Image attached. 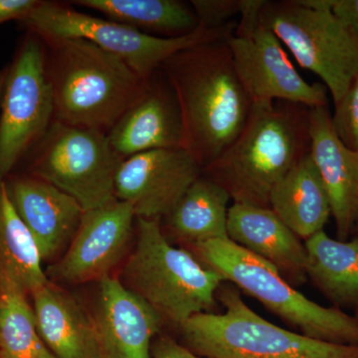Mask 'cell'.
Masks as SVG:
<instances>
[{
  "label": "cell",
  "instance_id": "1",
  "mask_svg": "<svg viewBox=\"0 0 358 358\" xmlns=\"http://www.w3.org/2000/svg\"><path fill=\"white\" fill-rule=\"evenodd\" d=\"M160 70L178 99L185 148L205 169L237 140L253 112L254 103L233 64L228 38L183 49Z\"/></svg>",
  "mask_w": 358,
  "mask_h": 358
},
{
  "label": "cell",
  "instance_id": "2",
  "mask_svg": "<svg viewBox=\"0 0 358 358\" xmlns=\"http://www.w3.org/2000/svg\"><path fill=\"white\" fill-rule=\"evenodd\" d=\"M40 38L54 120L108 134L138 100L148 79L88 40Z\"/></svg>",
  "mask_w": 358,
  "mask_h": 358
},
{
  "label": "cell",
  "instance_id": "3",
  "mask_svg": "<svg viewBox=\"0 0 358 358\" xmlns=\"http://www.w3.org/2000/svg\"><path fill=\"white\" fill-rule=\"evenodd\" d=\"M310 109L284 101L254 106L237 140L202 174L234 203L270 208L275 186L310 154Z\"/></svg>",
  "mask_w": 358,
  "mask_h": 358
},
{
  "label": "cell",
  "instance_id": "4",
  "mask_svg": "<svg viewBox=\"0 0 358 358\" xmlns=\"http://www.w3.org/2000/svg\"><path fill=\"white\" fill-rule=\"evenodd\" d=\"M136 242L120 281L179 329L201 313H211L225 279L187 250L169 243L159 219L136 217Z\"/></svg>",
  "mask_w": 358,
  "mask_h": 358
},
{
  "label": "cell",
  "instance_id": "5",
  "mask_svg": "<svg viewBox=\"0 0 358 358\" xmlns=\"http://www.w3.org/2000/svg\"><path fill=\"white\" fill-rule=\"evenodd\" d=\"M223 313H201L179 327L186 348L210 358H358V345L308 338L268 322L228 282L217 292Z\"/></svg>",
  "mask_w": 358,
  "mask_h": 358
},
{
  "label": "cell",
  "instance_id": "6",
  "mask_svg": "<svg viewBox=\"0 0 358 358\" xmlns=\"http://www.w3.org/2000/svg\"><path fill=\"white\" fill-rule=\"evenodd\" d=\"M193 255L222 275L226 282L260 301L303 336L358 345V319L341 308H326L296 291L277 268L230 239L192 245Z\"/></svg>",
  "mask_w": 358,
  "mask_h": 358
},
{
  "label": "cell",
  "instance_id": "7",
  "mask_svg": "<svg viewBox=\"0 0 358 358\" xmlns=\"http://www.w3.org/2000/svg\"><path fill=\"white\" fill-rule=\"evenodd\" d=\"M259 22L322 79L334 105L357 79L358 39L334 15L329 0H266Z\"/></svg>",
  "mask_w": 358,
  "mask_h": 358
},
{
  "label": "cell",
  "instance_id": "8",
  "mask_svg": "<svg viewBox=\"0 0 358 358\" xmlns=\"http://www.w3.org/2000/svg\"><path fill=\"white\" fill-rule=\"evenodd\" d=\"M20 23L26 31L40 37L88 40L121 58L143 79H148L178 52L202 42L229 38L237 27V22L231 21L214 29L199 27L186 36L164 38L115 21L80 13L70 4L49 0H41Z\"/></svg>",
  "mask_w": 358,
  "mask_h": 358
},
{
  "label": "cell",
  "instance_id": "9",
  "mask_svg": "<svg viewBox=\"0 0 358 358\" xmlns=\"http://www.w3.org/2000/svg\"><path fill=\"white\" fill-rule=\"evenodd\" d=\"M22 162L24 173L56 186L88 211L115 199V174L122 162L107 134L54 120Z\"/></svg>",
  "mask_w": 358,
  "mask_h": 358
},
{
  "label": "cell",
  "instance_id": "10",
  "mask_svg": "<svg viewBox=\"0 0 358 358\" xmlns=\"http://www.w3.org/2000/svg\"><path fill=\"white\" fill-rule=\"evenodd\" d=\"M265 1L243 0L236 29L228 38L235 70L254 106L278 101L308 108L329 106L326 86L306 81L280 39L259 22Z\"/></svg>",
  "mask_w": 358,
  "mask_h": 358
},
{
  "label": "cell",
  "instance_id": "11",
  "mask_svg": "<svg viewBox=\"0 0 358 358\" xmlns=\"http://www.w3.org/2000/svg\"><path fill=\"white\" fill-rule=\"evenodd\" d=\"M53 121L43 42L26 31L8 65L0 107V180L15 171Z\"/></svg>",
  "mask_w": 358,
  "mask_h": 358
},
{
  "label": "cell",
  "instance_id": "12",
  "mask_svg": "<svg viewBox=\"0 0 358 358\" xmlns=\"http://www.w3.org/2000/svg\"><path fill=\"white\" fill-rule=\"evenodd\" d=\"M136 222L133 207L115 197L85 211L68 248L45 271L49 281L77 286L110 277L127 255Z\"/></svg>",
  "mask_w": 358,
  "mask_h": 358
},
{
  "label": "cell",
  "instance_id": "13",
  "mask_svg": "<svg viewBox=\"0 0 358 358\" xmlns=\"http://www.w3.org/2000/svg\"><path fill=\"white\" fill-rule=\"evenodd\" d=\"M203 167L185 148L150 150L122 160L115 197L133 207L136 217H166Z\"/></svg>",
  "mask_w": 358,
  "mask_h": 358
},
{
  "label": "cell",
  "instance_id": "14",
  "mask_svg": "<svg viewBox=\"0 0 358 358\" xmlns=\"http://www.w3.org/2000/svg\"><path fill=\"white\" fill-rule=\"evenodd\" d=\"M107 138L121 162L150 150L185 148L178 99L162 70L148 78L141 95L115 122Z\"/></svg>",
  "mask_w": 358,
  "mask_h": 358
},
{
  "label": "cell",
  "instance_id": "15",
  "mask_svg": "<svg viewBox=\"0 0 358 358\" xmlns=\"http://www.w3.org/2000/svg\"><path fill=\"white\" fill-rule=\"evenodd\" d=\"M9 197L44 261L62 256L76 234L84 210L69 194L43 179L24 173L9 174Z\"/></svg>",
  "mask_w": 358,
  "mask_h": 358
},
{
  "label": "cell",
  "instance_id": "16",
  "mask_svg": "<svg viewBox=\"0 0 358 358\" xmlns=\"http://www.w3.org/2000/svg\"><path fill=\"white\" fill-rule=\"evenodd\" d=\"M92 317L102 358H152V343L164 320L120 280L110 275L99 282Z\"/></svg>",
  "mask_w": 358,
  "mask_h": 358
},
{
  "label": "cell",
  "instance_id": "17",
  "mask_svg": "<svg viewBox=\"0 0 358 358\" xmlns=\"http://www.w3.org/2000/svg\"><path fill=\"white\" fill-rule=\"evenodd\" d=\"M310 155L331 202L336 236H352L358 222V155L346 147L334 128L329 106L310 109Z\"/></svg>",
  "mask_w": 358,
  "mask_h": 358
},
{
  "label": "cell",
  "instance_id": "18",
  "mask_svg": "<svg viewBox=\"0 0 358 358\" xmlns=\"http://www.w3.org/2000/svg\"><path fill=\"white\" fill-rule=\"evenodd\" d=\"M227 232L231 241L274 266L292 286L307 282L305 244L272 209L233 202Z\"/></svg>",
  "mask_w": 358,
  "mask_h": 358
},
{
  "label": "cell",
  "instance_id": "19",
  "mask_svg": "<svg viewBox=\"0 0 358 358\" xmlns=\"http://www.w3.org/2000/svg\"><path fill=\"white\" fill-rule=\"evenodd\" d=\"M37 329L55 358H102L93 317L50 281L31 294Z\"/></svg>",
  "mask_w": 358,
  "mask_h": 358
},
{
  "label": "cell",
  "instance_id": "20",
  "mask_svg": "<svg viewBox=\"0 0 358 358\" xmlns=\"http://www.w3.org/2000/svg\"><path fill=\"white\" fill-rule=\"evenodd\" d=\"M270 208L305 241L324 230L331 216V202L310 154L275 186Z\"/></svg>",
  "mask_w": 358,
  "mask_h": 358
},
{
  "label": "cell",
  "instance_id": "21",
  "mask_svg": "<svg viewBox=\"0 0 358 358\" xmlns=\"http://www.w3.org/2000/svg\"><path fill=\"white\" fill-rule=\"evenodd\" d=\"M29 231L18 216L6 183L0 180V296H28L49 281Z\"/></svg>",
  "mask_w": 358,
  "mask_h": 358
},
{
  "label": "cell",
  "instance_id": "22",
  "mask_svg": "<svg viewBox=\"0 0 358 358\" xmlns=\"http://www.w3.org/2000/svg\"><path fill=\"white\" fill-rule=\"evenodd\" d=\"M308 278L336 308L358 310V238L333 239L324 232L305 241Z\"/></svg>",
  "mask_w": 358,
  "mask_h": 358
},
{
  "label": "cell",
  "instance_id": "23",
  "mask_svg": "<svg viewBox=\"0 0 358 358\" xmlns=\"http://www.w3.org/2000/svg\"><path fill=\"white\" fill-rule=\"evenodd\" d=\"M69 3L164 38L186 36L200 27L190 2L179 0H75Z\"/></svg>",
  "mask_w": 358,
  "mask_h": 358
},
{
  "label": "cell",
  "instance_id": "24",
  "mask_svg": "<svg viewBox=\"0 0 358 358\" xmlns=\"http://www.w3.org/2000/svg\"><path fill=\"white\" fill-rule=\"evenodd\" d=\"M230 200L225 188L201 174L164 217L167 228L174 237L190 246L211 240L229 239Z\"/></svg>",
  "mask_w": 358,
  "mask_h": 358
},
{
  "label": "cell",
  "instance_id": "25",
  "mask_svg": "<svg viewBox=\"0 0 358 358\" xmlns=\"http://www.w3.org/2000/svg\"><path fill=\"white\" fill-rule=\"evenodd\" d=\"M0 358H55L37 329L27 296H0Z\"/></svg>",
  "mask_w": 358,
  "mask_h": 358
},
{
  "label": "cell",
  "instance_id": "26",
  "mask_svg": "<svg viewBox=\"0 0 358 358\" xmlns=\"http://www.w3.org/2000/svg\"><path fill=\"white\" fill-rule=\"evenodd\" d=\"M331 117L338 138L358 155V78L334 105Z\"/></svg>",
  "mask_w": 358,
  "mask_h": 358
},
{
  "label": "cell",
  "instance_id": "27",
  "mask_svg": "<svg viewBox=\"0 0 358 358\" xmlns=\"http://www.w3.org/2000/svg\"><path fill=\"white\" fill-rule=\"evenodd\" d=\"M190 4L199 18L200 27L206 29L227 24L243 9V0H192Z\"/></svg>",
  "mask_w": 358,
  "mask_h": 358
},
{
  "label": "cell",
  "instance_id": "28",
  "mask_svg": "<svg viewBox=\"0 0 358 358\" xmlns=\"http://www.w3.org/2000/svg\"><path fill=\"white\" fill-rule=\"evenodd\" d=\"M152 358H210L200 357L189 348L179 343L171 336L162 334L154 339L152 345Z\"/></svg>",
  "mask_w": 358,
  "mask_h": 358
},
{
  "label": "cell",
  "instance_id": "29",
  "mask_svg": "<svg viewBox=\"0 0 358 358\" xmlns=\"http://www.w3.org/2000/svg\"><path fill=\"white\" fill-rule=\"evenodd\" d=\"M41 0H0V25L9 21L22 22Z\"/></svg>",
  "mask_w": 358,
  "mask_h": 358
},
{
  "label": "cell",
  "instance_id": "30",
  "mask_svg": "<svg viewBox=\"0 0 358 358\" xmlns=\"http://www.w3.org/2000/svg\"><path fill=\"white\" fill-rule=\"evenodd\" d=\"M334 15L358 39V0H329Z\"/></svg>",
  "mask_w": 358,
  "mask_h": 358
},
{
  "label": "cell",
  "instance_id": "31",
  "mask_svg": "<svg viewBox=\"0 0 358 358\" xmlns=\"http://www.w3.org/2000/svg\"><path fill=\"white\" fill-rule=\"evenodd\" d=\"M7 74H8V65L0 70V107H1L2 95H3Z\"/></svg>",
  "mask_w": 358,
  "mask_h": 358
},
{
  "label": "cell",
  "instance_id": "32",
  "mask_svg": "<svg viewBox=\"0 0 358 358\" xmlns=\"http://www.w3.org/2000/svg\"><path fill=\"white\" fill-rule=\"evenodd\" d=\"M352 236L358 238V222L357 224V226H355V229H353Z\"/></svg>",
  "mask_w": 358,
  "mask_h": 358
},
{
  "label": "cell",
  "instance_id": "33",
  "mask_svg": "<svg viewBox=\"0 0 358 358\" xmlns=\"http://www.w3.org/2000/svg\"><path fill=\"white\" fill-rule=\"evenodd\" d=\"M355 317H357V319H358V310H355Z\"/></svg>",
  "mask_w": 358,
  "mask_h": 358
}]
</instances>
